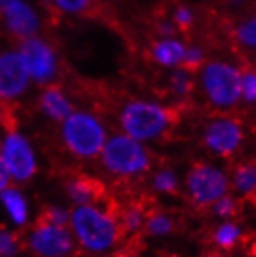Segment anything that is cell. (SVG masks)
<instances>
[{
	"label": "cell",
	"mask_w": 256,
	"mask_h": 257,
	"mask_svg": "<svg viewBox=\"0 0 256 257\" xmlns=\"http://www.w3.org/2000/svg\"><path fill=\"white\" fill-rule=\"evenodd\" d=\"M68 225L76 243L90 252H106L123 238L115 206L76 205L68 212Z\"/></svg>",
	"instance_id": "6da1fadb"
},
{
	"label": "cell",
	"mask_w": 256,
	"mask_h": 257,
	"mask_svg": "<svg viewBox=\"0 0 256 257\" xmlns=\"http://www.w3.org/2000/svg\"><path fill=\"white\" fill-rule=\"evenodd\" d=\"M176 119L173 108L149 99H129L118 112L121 132L140 143L160 138L174 125Z\"/></svg>",
	"instance_id": "7a4b0ae2"
},
{
	"label": "cell",
	"mask_w": 256,
	"mask_h": 257,
	"mask_svg": "<svg viewBox=\"0 0 256 257\" xmlns=\"http://www.w3.org/2000/svg\"><path fill=\"white\" fill-rule=\"evenodd\" d=\"M61 140L64 148L76 158L94 160L100 157L107 131L103 121L87 110H75L61 122Z\"/></svg>",
	"instance_id": "3957f363"
},
{
	"label": "cell",
	"mask_w": 256,
	"mask_h": 257,
	"mask_svg": "<svg viewBox=\"0 0 256 257\" xmlns=\"http://www.w3.org/2000/svg\"><path fill=\"white\" fill-rule=\"evenodd\" d=\"M100 158L104 169L120 178L138 177L151 168V154L146 146L123 132L107 137Z\"/></svg>",
	"instance_id": "277c9868"
},
{
	"label": "cell",
	"mask_w": 256,
	"mask_h": 257,
	"mask_svg": "<svg viewBox=\"0 0 256 257\" xmlns=\"http://www.w3.org/2000/svg\"><path fill=\"white\" fill-rule=\"evenodd\" d=\"M241 71L227 61H207L199 73V85L205 99L216 108L227 110L241 101Z\"/></svg>",
	"instance_id": "5b68a950"
},
{
	"label": "cell",
	"mask_w": 256,
	"mask_h": 257,
	"mask_svg": "<svg viewBox=\"0 0 256 257\" xmlns=\"http://www.w3.org/2000/svg\"><path fill=\"white\" fill-rule=\"evenodd\" d=\"M17 51L21 53L27 71L31 78V82L38 85L56 84L54 81L59 76V56L58 51L47 39L41 36L25 39L19 44Z\"/></svg>",
	"instance_id": "8992f818"
},
{
	"label": "cell",
	"mask_w": 256,
	"mask_h": 257,
	"mask_svg": "<svg viewBox=\"0 0 256 257\" xmlns=\"http://www.w3.org/2000/svg\"><path fill=\"white\" fill-rule=\"evenodd\" d=\"M0 157L7 164L11 180L17 183L30 181L38 172V158L30 140L16 128H8L0 141Z\"/></svg>",
	"instance_id": "52a82bcc"
},
{
	"label": "cell",
	"mask_w": 256,
	"mask_h": 257,
	"mask_svg": "<svg viewBox=\"0 0 256 257\" xmlns=\"http://www.w3.org/2000/svg\"><path fill=\"white\" fill-rule=\"evenodd\" d=\"M75 243V237L67 226H56L38 220L27 240V246L36 257H71Z\"/></svg>",
	"instance_id": "ba28073f"
},
{
	"label": "cell",
	"mask_w": 256,
	"mask_h": 257,
	"mask_svg": "<svg viewBox=\"0 0 256 257\" xmlns=\"http://www.w3.org/2000/svg\"><path fill=\"white\" fill-rule=\"evenodd\" d=\"M187 189L191 200L199 206L214 205L228 189V180L222 171L211 164L199 163L187 175Z\"/></svg>",
	"instance_id": "9c48e42d"
},
{
	"label": "cell",
	"mask_w": 256,
	"mask_h": 257,
	"mask_svg": "<svg viewBox=\"0 0 256 257\" xmlns=\"http://www.w3.org/2000/svg\"><path fill=\"white\" fill-rule=\"evenodd\" d=\"M31 84L24 59L17 50L0 53V101L11 102L19 99Z\"/></svg>",
	"instance_id": "30bf717a"
},
{
	"label": "cell",
	"mask_w": 256,
	"mask_h": 257,
	"mask_svg": "<svg viewBox=\"0 0 256 257\" xmlns=\"http://www.w3.org/2000/svg\"><path fill=\"white\" fill-rule=\"evenodd\" d=\"M0 21L4 22L5 30L17 41H25L41 31V16L28 0H16L2 14Z\"/></svg>",
	"instance_id": "8fae6325"
},
{
	"label": "cell",
	"mask_w": 256,
	"mask_h": 257,
	"mask_svg": "<svg viewBox=\"0 0 256 257\" xmlns=\"http://www.w3.org/2000/svg\"><path fill=\"white\" fill-rule=\"evenodd\" d=\"M244 140V132L241 124L233 118L221 116L211 121L204 134V143L207 148L221 155V157H230L234 154Z\"/></svg>",
	"instance_id": "7c38bea8"
},
{
	"label": "cell",
	"mask_w": 256,
	"mask_h": 257,
	"mask_svg": "<svg viewBox=\"0 0 256 257\" xmlns=\"http://www.w3.org/2000/svg\"><path fill=\"white\" fill-rule=\"evenodd\" d=\"M38 105L41 112L54 122H62L75 112V105L70 101L64 88L58 84H50L42 88Z\"/></svg>",
	"instance_id": "4fadbf2b"
},
{
	"label": "cell",
	"mask_w": 256,
	"mask_h": 257,
	"mask_svg": "<svg viewBox=\"0 0 256 257\" xmlns=\"http://www.w3.org/2000/svg\"><path fill=\"white\" fill-rule=\"evenodd\" d=\"M65 189L75 205L101 206L104 203V188L101 186V183L89 175H75L68 178Z\"/></svg>",
	"instance_id": "5bb4252c"
},
{
	"label": "cell",
	"mask_w": 256,
	"mask_h": 257,
	"mask_svg": "<svg viewBox=\"0 0 256 257\" xmlns=\"http://www.w3.org/2000/svg\"><path fill=\"white\" fill-rule=\"evenodd\" d=\"M187 44L177 38H158L149 48L151 59L163 68H180L185 58Z\"/></svg>",
	"instance_id": "9a60e30c"
},
{
	"label": "cell",
	"mask_w": 256,
	"mask_h": 257,
	"mask_svg": "<svg viewBox=\"0 0 256 257\" xmlns=\"http://www.w3.org/2000/svg\"><path fill=\"white\" fill-rule=\"evenodd\" d=\"M0 203H2L5 212L8 214V217L11 218V222L16 226L27 225L28 215H30L28 201L19 189L14 186L5 188L0 192Z\"/></svg>",
	"instance_id": "2e32d148"
},
{
	"label": "cell",
	"mask_w": 256,
	"mask_h": 257,
	"mask_svg": "<svg viewBox=\"0 0 256 257\" xmlns=\"http://www.w3.org/2000/svg\"><path fill=\"white\" fill-rule=\"evenodd\" d=\"M233 39L241 48L256 51V13L236 24L233 28Z\"/></svg>",
	"instance_id": "e0dca14e"
},
{
	"label": "cell",
	"mask_w": 256,
	"mask_h": 257,
	"mask_svg": "<svg viewBox=\"0 0 256 257\" xmlns=\"http://www.w3.org/2000/svg\"><path fill=\"white\" fill-rule=\"evenodd\" d=\"M194 87H196V79L193 73H190L185 68H174L169 78V88L174 93V96L185 99L193 93Z\"/></svg>",
	"instance_id": "ac0fdd59"
},
{
	"label": "cell",
	"mask_w": 256,
	"mask_h": 257,
	"mask_svg": "<svg viewBox=\"0 0 256 257\" xmlns=\"http://www.w3.org/2000/svg\"><path fill=\"white\" fill-rule=\"evenodd\" d=\"M143 228H144V232L151 237H163L173 232L174 222L169 215L163 212H151V214H146Z\"/></svg>",
	"instance_id": "d6986e66"
},
{
	"label": "cell",
	"mask_w": 256,
	"mask_h": 257,
	"mask_svg": "<svg viewBox=\"0 0 256 257\" xmlns=\"http://www.w3.org/2000/svg\"><path fill=\"white\" fill-rule=\"evenodd\" d=\"M234 186L241 194L250 195L256 192V166L242 164L234 172Z\"/></svg>",
	"instance_id": "ffe728a7"
},
{
	"label": "cell",
	"mask_w": 256,
	"mask_h": 257,
	"mask_svg": "<svg viewBox=\"0 0 256 257\" xmlns=\"http://www.w3.org/2000/svg\"><path fill=\"white\" fill-rule=\"evenodd\" d=\"M50 5L58 13L68 16H79L92 10L94 0H50Z\"/></svg>",
	"instance_id": "44dd1931"
},
{
	"label": "cell",
	"mask_w": 256,
	"mask_h": 257,
	"mask_svg": "<svg viewBox=\"0 0 256 257\" xmlns=\"http://www.w3.org/2000/svg\"><path fill=\"white\" fill-rule=\"evenodd\" d=\"M152 186L157 192L173 195L179 191L177 175L171 169H160L152 177Z\"/></svg>",
	"instance_id": "7402d4cb"
},
{
	"label": "cell",
	"mask_w": 256,
	"mask_h": 257,
	"mask_svg": "<svg viewBox=\"0 0 256 257\" xmlns=\"http://www.w3.org/2000/svg\"><path fill=\"white\" fill-rule=\"evenodd\" d=\"M241 237V228L234 223H224L214 232V242L225 249H230L236 245Z\"/></svg>",
	"instance_id": "603a6c76"
},
{
	"label": "cell",
	"mask_w": 256,
	"mask_h": 257,
	"mask_svg": "<svg viewBox=\"0 0 256 257\" xmlns=\"http://www.w3.org/2000/svg\"><path fill=\"white\" fill-rule=\"evenodd\" d=\"M241 101L256 104V68L247 67L241 71Z\"/></svg>",
	"instance_id": "cb8c5ba5"
},
{
	"label": "cell",
	"mask_w": 256,
	"mask_h": 257,
	"mask_svg": "<svg viewBox=\"0 0 256 257\" xmlns=\"http://www.w3.org/2000/svg\"><path fill=\"white\" fill-rule=\"evenodd\" d=\"M22 248V238L17 232L0 229V257H16Z\"/></svg>",
	"instance_id": "d4e9b609"
},
{
	"label": "cell",
	"mask_w": 256,
	"mask_h": 257,
	"mask_svg": "<svg viewBox=\"0 0 256 257\" xmlns=\"http://www.w3.org/2000/svg\"><path fill=\"white\" fill-rule=\"evenodd\" d=\"M171 21L176 25L179 33H187L196 24V13L193 8H190L187 5H177L173 11Z\"/></svg>",
	"instance_id": "484cf974"
},
{
	"label": "cell",
	"mask_w": 256,
	"mask_h": 257,
	"mask_svg": "<svg viewBox=\"0 0 256 257\" xmlns=\"http://www.w3.org/2000/svg\"><path fill=\"white\" fill-rule=\"evenodd\" d=\"M205 62H207V58H205L204 48L199 45H188L180 68H185L190 73H193V75H196V73L204 67Z\"/></svg>",
	"instance_id": "4316f807"
},
{
	"label": "cell",
	"mask_w": 256,
	"mask_h": 257,
	"mask_svg": "<svg viewBox=\"0 0 256 257\" xmlns=\"http://www.w3.org/2000/svg\"><path fill=\"white\" fill-rule=\"evenodd\" d=\"M38 222L56 225V226H67L68 225V211L58 208V206L44 208L38 217Z\"/></svg>",
	"instance_id": "83f0119b"
},
{
	"label": "cell",
	"mask_w": 256,
	"mask_h": 257,
	"mask_svg": "<svg viewBox=\"0 0 256 257\" xmlns=\"http://www.w3.org/2000/svg\"><path fill=\"white\" fill-rule=\"evenodd\" d=\"M213 208H214V212L219 217H231L237 211V203H236V200L233 197L224 195V197H221L216 201V203L213 205Z\"/></svg>",
	"instance_id": "f1b7e54d"
},
{
	"label": "cell",
	"mask_w": 256,
	"mask_h": 257,
	"mask_svg": "<svg viewBox=\"0 0 256 257\" xmlns=\"http://www.w3.org/2000/svg\"><path fill=\"white\" fill-rule=\"evenodd\" d=\"M10 181H11V175L8 172L7 164L4 163L2 157H0V192L10 186Z\"/></svg>",
	"instance_id": "f546056e"
},
{
	"label": "cell",
	"mask_w": 256,
	"mask_h": 257,
	"mask_svg": "<svg viewBox=\"0 0 256 257\" xmlns=\"http://www.w3.org/2000/svg\"><path fill=\"white\" fill-rule=\"evenodd\" d=\"M13 2H16V0H0V14H2Z\"/></svg>",
	"instance_id": "4dcf8cb0"
},
{
	"label": "cell",
	"mask_w": 256,
	"mask_h": 257,
	"mask_svg": "<svg viewBox=\"0 0 256 257\" xmlns=\"http://www.w3.org/2000/svg\"><path fill=\"white\" fill-rule=\"evenodd\" d=\"M227 2L231 5V7H241L245 4V0H227Z\"/></svg>",
	"instance_id": "1f68e13d"
},
{
	"label": "cell",
	"mask_w": 256,
	"mask_h": 257,
	"mask_svg": "<svg viewBox=\"0 0 256 257\" xmlns=\"http://www.w3.org/2000/svg\"><path fill=\"white\" fill-rule=\"evenodd\" d=\"M95 2H101V4H103V2H109V0H94V4H95Z\"/></svg>",
	"instance_id": "d6a6232c"
},
{
	"label": "cell",
	"mask_w": 256,
	"mask_h": 257,
	"mask_svg": "<svg viewBox=\"0 0 256 257\" xmlns=\"http://www.w3.org/2000/svg\"><path fill=\"white\" fill-rule=\"evenodd\" d=\"M254 195H256V192H254Z\"/></svg>",
	"instance_id": "836d02e7"
}]
</instances>
